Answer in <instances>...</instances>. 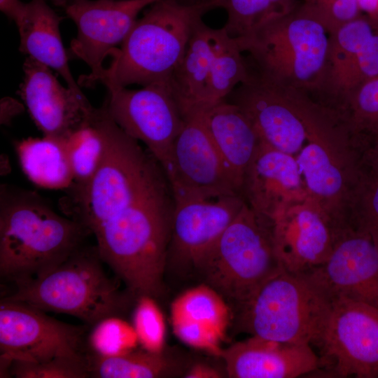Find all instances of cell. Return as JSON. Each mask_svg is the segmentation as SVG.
Returning a JSON list of instances; mask_svg holds the SVG:
<instances>
[{"label":"cell","instance_id":"obj_42","mask_svg":"<svg viewBox=\"0 0 378 378\" xmlns=\"http://www.w3.org/2000/svg\"><path fill=\"white\" fill-rule=\"evenodd\" d=\"M357 3L362 13L378 21V0H357Z\"/></svg>","mask_w":378,"mask_h":378},{"label":"cell","instance_id":"obj_30","mask_svg":"<svg viewBox=\"0 0 378 378\" xmlns=\"http://www.w3.org/2000/svg\"><path fill=\"white\" fill-rule=\"evenodd\" d=\"M90 377L156 378L168 374L171 363L163 352L135 349L126 354L103 358L88 354Z\"/></svg>","mask_w":378,"mask_h":378},{"label":"cell","instance_id":"obj_9","mask_svg":"<svg viewBox=\"0 0 378 378\" xmlns=\"http://www.w3.org/2000/svg\"><path fill=\"white\" fill-rule=\"evenodd\" d=\"M27 303L4 298L0 304L3 369L13 361L40 363L59 357H85V327L59 321Z\"/></svg>","mask_w":378,"mask_h":378},{"label":"cell","instance_id":"obj_19","mask_svg":"<svg viewBox=\"0 0 378 378\" xmlns=\"http://www.w3.org/2000/svg\"><path fill=\"white\" fill-rule=\"evenodd\" d=\"M271 225L281 266L297 274L323 264L347 227L335 223L308 198L272 220Z\"/></svg>","mask_w":378,"mask_h":378},{"label":"cell","instance_id":"obj_21","mask_svg":"<svg viewBox=\"0 0 378 378\" xmlns=\"http://www.w3.org/2000/svg\"><path fill=\"white\" fill-rule=\"evenodd\" d=\"M220 357L232 378H293L321 367L309 344H292L253 336L223 349Z\"/></svg>","mask_w":378,"mask_h":378},{"label":"cell","instance_id":"obj_7","mask_svg":"<svg viewBox=\"0 0 378 378\" xmlns=\"http://www.w3.org/2000/svg\"><path fill=\"white\" fill-rule=\"evenodd\" d=\"M281 265L270 221L245 202L203 261L198 274L239 310Z\"/></svg>","mask_w":378,"mask_h":378},{"label":"cell","instance_id":"obj_23","mask_svg":"<svg viewBox=\"0 0 378 378\" xmlns=\"http://www.w3.org/2000/svg\"><path fill=\"white\" fill-rule=\"evenodd\" d=\"M200 115L241 195L244 176L261 142L255 127L239 106L227 100Z\"/></svg>","mask_w":378,"mask_h":378},{"label":"cell","instance_id":"obj_40","mask_svg":"<svg viewBox=\"0 0 378 378\" xmlns=\"http://www.w3.org/2000/svg\"><path fill=\"white\" fill-rule=\"evenodd\" d=\"M24 110L22 105L18 101L6 97L1 100V123L8 125L12 119L20 114Z\"/></svg>","mask_w":378,"mask_h":378},{"label":"cell","instance_id":"obj_10","mask_svg":"<svg viewBox=\"0 0 378 378\" xmlns=\"http://www.w3.org/2000/svg\"><path fill=\"white\" fill-rule=\"evenodd\" d=\"M321 366L339 377H378V309L346 300H332L316 344Z\"/></svg>","mask_w":378,"mask_h":378},{"label":"cell","instance_id":"obj_14","mask_svg":"<svg viewBox=\"0 0 378 378\" xmlns=\"http://www.w3.org/2000/svg\"><path fill=\"white\" fill-rule=\"evenodd\" d=\"M304 274L331 300L346 299L378 309V246L360 228L346 227L325 262Z\"/></svg>","mask_w":378,"mask_h":378},{"label":"cell","instance_id":"obj_35","mask_svg":"<svg viewBox=\"0 0 378 378\" xmlns=\"http://www.w3.org/2000/svg\"><path fill=\"white\" fill-rule=\"evenodd\" d=\"M8 371L17 378L90 377L88 354L85 357L55 358L40 363L13 361Z\"/></svg>","mask_w":378,"mask_h":378},{"label":"cell","instance_id":"obj_8","mask_svg":"<svg viewBox=\"0 0 378 378\" xmlns=\"http://www.w3.org/2000/svg\"><path fill=\"white\" fill-rule=\"evenodd\" d=\"M332 300L305 274L282 267L239 309L253 336L269 340L316 344Z\"/></svg>","mask_w":378,"mask_h":378},{"label":"cell","instance_id":"obj_1","mask_svg":"<svg viewBox=\"0 0 378 378\" xmlns=\"http://www.w3.org/2000/svg\"><path fill=\"white\" fill-rule=\"evenodd\" d=\"M88 234L36 192L1 186L0 274L16 286L57 267L83 246Z\"/></svg>","mask_w":378,"mask_h":378},{"label":"cell","instance_id":"obj_11","mask_svg":"<svg viewBox=\"0 0 378 378\" xmlns=\"http://www.w3.org/2000/svg\"><path fill=\"white\" fill-rule=\"evenodd\" d=\"M161 166L175 203L241 195L210 138L200 113L186 120Z\"/></svg>","mask_w":378,"mask_h":378},{"label":"cell","instance_id":"obj_36","mask_svg":"<svg viewBox=\"0 0 378 378\" xmlns=\"http://www.w3.org/2000/svg\"><path fill=\"white\" fill-rule=\"evenodd\" d=\"M350 222L366 231L378 246V178L359 175L353 194Z\"/></svg>","mask_w":378,"mask_h":378},{"label":"cell","instance_id":"obj_27","mask_svg":"<svg viewBox=\"0 0 378 378\" xmlns=\"http://www.w3.org/2000/svg\"><path fill=\"white\" fill-rule=\"evenodd\" d=\"M21 168L35 185L52 190L67 189L73 174L64 141L43 136L29 137L15 143Z\"/></svg>","mask_w":378,"mask_h":378},{"label":"cell","instance_id":"obj_18","mask_svg":"<svg viewBox=\"0 0 378 378\" xmlns=\"http://www.w3.org/2000/svg\"><path fill=\"white\" fill-rule=\"evenodd\" d=\"M19 94L43 136L65 141L88 123L96 108L83 92L63 86L51 69L27 57Z\"/></svg>","mask_w":378,"mask_h":378},{"label":"cell","instance_id":"obj_41","mask_svg":"<svg viewBox=\"0 0 378 378\" xmlns=\"http://www.w3.org/2000/svg\"><path fill=\"white\" fill-rule=\"evenodd\" d=\"M184 377L187 378H219L222 375L214 368L206 364L197 363L190 368Z\"/></svg>","mask_w":378,"mask_h":378},{"label":"cell","instance_id":"obj_5","mask_svg":"<svg viewBox=\"0 0 378 378\" xmlns=\"http://www.w3.org/2000/svg\"><path fill=\"white\" fill-rule=\"evenodd\" d=\"M208 0L183 4L178 0L153 3L111 55L100 83L122 87L169 83L202 16Z\"/></svg>","mask_w":378,"mask_h":378},{"label":"cell","instance_id":"obj_26","mask_svg":"<svg viewBox=\"0 0 378 378\" xmlns=\"http://www.w3.org/2000/svg\"><path fill=\"white\" fill-rule=\"evenodd\" d=\"M376 27V20L361 13L331 32L326 74L319 93L321 104L340 110L354 66Z\"/></svg>","mask_w":378,"mask_h":378},{"label":"cell","instance_id":"obj_20","mask_svg":"<svg viewBox=\"0 0 378 378\" xmlns=\"http://www.w3.org/2000/svg\"><path fill=\"white\" fill-rule=\"evenodd\" d=\"M246 204L270 222L308 198L296 158L262 142L244 178Z\"/></svg>","mask_w":378,"mask_h":378},{"label":"cell","instance_id":"obj_12","mask_svg":"<svg viewBox=\"0 0 378 378\" xmlns=\"http://www.w3.org/2000/svg\"><path fill=\"white\" fill-rule=\"evenodd\" d=\"M105 86L108 96L104 104L110 116L162 164L186 123L169 83H153L138 90Z\"/></svg>","mask_w":378,"mask_h":378},{"label":"cell","instance_id":"obj_13","mask_svg":"<svg viewBox=\"0 0 378 378\" xmlns=\"http://www.w3.org/2000/svg\"><path fill=\"white\" fill-rule=\"evenodd\" d=\"M158 0H69L64 6L67 16L76 25L77 36L71 50L84 61L91 72L80 76L78 84L100 83L106 68L103 63L122 43L136 23L138 14Z\"/></svg>","mask_w":378,"mask_h":378},{"label":"cell","instance_id":"obj_3","mask_svg":"<svg viewBox=\"0 0 378 378\" xmlns=\"http://www.w3.org/2000/svg\"><path fill=\"white\" fill-rule=\"evenodd\" d=\"M106 150L92 179L69 187L60 201L66 216L90 234L102 223L168 183L158 160L113 120L103 104Z\"/></svg>","mask_w":378,"mask_h":378},{"label":"cell","instance_id":"obj_25","mask_svg":"<svg viewBox=\"0 0 378 378\" xmlns=\"http://www.w3.org/2000/svg\"><path fill=\"white\" fill-rule=\"evenodd\" d=\"M62 19L46 0H30L23 18L16 24L19 50L56 71L69 88L82 92L68 64L59 30Z\"/></svg>","mask_w":378,"mask_h":378},{"label":"cell","instance_id":"obj_38","mask_svg":"<svg viewBox=\"0 0 378 378\" xmlns=\"http://www.w3.org/2000/svg\"><path fill=\"white\" fill-rule=\"evenodd\" d=\"M359 166L365 176L378 178V134L367 139L360 148Z\"/></svg>","mask_w":378,"mask_h":378},{"label":"cell","instance_id":"obj_39","mask_svg":"<svg viewBox=\"0 0 378 378\" xmlns=\"http://www.w3.org/2000/svg\"><path fill=\"white\" fill-rule=\"evenodd\" d=\"M27 3L20 0H0L1 10L17 24L23 18Z\"/></svg>","mask_w":378,"mask_h":378},{"label":"cell","instance_id":"obj_24","mask_svg":"<svg viewBox=\"0 0 378 378\" xmlns=\"http://www.w3.org/2000/svg\"><path fill=\"white\" fill-rule=\"evenodd\" d=\"M213 29L203 20L198 23L169 83L185 120L210 108Z\"/></svg>","mask_w":378,"mask_h":378},{"label":"cell","instance_id":"obj_32","mask_svg":"<svg viewBox=\"0 0 378 378\" xmlns=\"http://www.w3.org/2000/svg\"><path fill=\"white\" fill-rule=\"evenodd\" d=\"M353 144L378 134V76L363 83L339 112Z\"/></svg>","mask_w":378,"mask_h":378},{"label":"cell","instance_id":"obj_43","mask_svg":"<svg viewBox=\"0 0 378 378\" xmlns=\"http://www.w3.org/2000/svg\"><path fill=\"white\" fill-rule=\"evenodd\" d=\"M0 172L1 176H5L10 173L11 166L10 164V160L7 155L1 154V161H0Z\"/></svg>","mask_w":378,"mask_h":378},{"label":"cell","instance_id":"obj_28","mask_svg":"<svg viewBox=\"0 0 378 378\" xmlns=\"http://www.w3.org/2000/svg\"><path fill=\"white\" fill-rule=\"evenodd\" d=\"M250 74L251 69L236 38L229 35L223 27L214 29L210 108L225 101L236 87L249 78Z\"/></svg>","mask_w":378,"mask_h":378},{"label":"cell","instance_id":"obj_34","mask_svg":"<svg viewBox=\"0 0 378 378\" xmlns=\"http://www.w3.org/2000/svg\"><path fill=\"white\" fill-rule=\"evenodd\" d=\"M136 299L132 325L142 349L152 353H162L164 348L166 324L163 313L150 295Z\"/></svg>","mask_w":378,"mask_h":378},{"label":"cell","instance_id":"obj_44","mask_svg":"<svg viewBox=\"0 0 378 378\" xmlns=\"http://www.w3.org/2000/svg\"><path fill=\"white\" fill-rule=\"evenodd\" d=\"M54 5L64 8L69 0H50Z\"/></svg>","mask_w":378,"mask_h":378},{"label":"cell","instance_id":"obj_6","mask_svg":"<svg viewBox=\"0 0 378 378\" xmlns=\"http://www.w3.org/2000/svg\"><path fill=\"white\" fill-rule=\"evenodd\" d=\"M97 248L81 246L43 276L16 286L6 298L43 311L74 316L94 326L111 316H120L129 297L104 270Z\"/></svg>","mask_w":378,"mask_h":378},{"label":"cell","instance_id":"obj_16","mask_svg":"<svg viewBox=\"0 0 378 378\" xmlns=\"http://www.w3.org/2000/svg\"><path fill=\"white\" fill-rule=\"evenodd\" d=\"M244 204L238 195L176 202L166 267L172 265L198 273L205 258Z\"/></svg>","mask_w":378,"mask_h":378},{"label":"cell","instance_id":"obj_15","mask_svg":"<svg viewBox=\"0 0 378 378\" xmlns=\"http://www.w3.org/2000/svg\"><path fill=\"white\" fill-rule=\"evenodd\" d=\"M309 199L342 227L350 225L354 188L358 178L355 153L317 136H309L296 155Z\"/></svg>","mask_w":378,"mask_h":378},{"label":"cell","instance_id":"obj_33","mask_svg":"<svg viewBox=\"0 0 378 378\" xmlns=\"http://www.w3.org/2000/svg\"><path fill=\"white\" fill-rule=\"evenodd\" d=\"M87 343L90 354L103 358L126 354L139 344L133 325L120 316L106 317L92 326Z\"/></svg>","mask_w":378,"mask_h":378},{"label":"cell","instance_id":"obj_2","mask_svg":"<svg viewBox=\"0 0 378 378\" xmlns=\"http://www.w3.org/2000/svg\"><path fill=\"white\" fill-rule=\"evenodd\" d=\"M175 200L167 184L99 225V255L136 298L160 297Z\"/></svg>","mask_w":378,"mask_h":378},{"label":"cell","instance_id":"obj_29","mask_svg":"<svg viewBox=\"0 0 378 378\" xmlns=\"http://www.w3.org/2000/svg\"><path fill=\"white\" fill-rule=\"evenodd\" d=\"M103 113L102 106L97 108L90 120L64 141L74 178L69 187L87 185L102 162L106 150Z\"/></svg>","mask_w":378,"mask_h":378},{"label":"cell","instance_id":"obj_4","mask_svg":"<svg viewBox=\"0 0 378 378\" xmlns=\"http://www.w3.org/2000/svg\"><path fill=\"white\" fill-rule=\"evenodd\" d=\"M330 34L321 19L302 4L235 38L260 77L310 95L319 94L322 88Z\"/></svg>","mask_w":378,"mask_h":378},{"label":"cell","instance_id":"obj_17","mask_svg":"<svg viewBox=\"0 0 378 378\" xmlns=\"http://www.w3.org/2000/svg\"><path fill=\"white\" fill-rule=\"evenodd\" d=\"M225 100L240 107L263 144L296 157L307 143V129L289 92L255 71Z\"/></svg>","mask_w":378,"mask_h":378},{"label":"cell","instance_id":"obj_31","mask_svg":"<svg viewBox=\"0 0 378 378\" xmlns=\"http://www.w3.org/2000/svg\"><path fill=\"white\" fill-rule=\"evenodd\" d=\"M211 9L227 13L223 27L233 37L246 35L265 21L287 13L297 6L295 0H208Z\"/></svg>","mask_w":378,"mask_h":378},{"label":"cell","instance_id":"obj_37","mask_svg":"<svg viewBox=\"0 0 378 378\" xmlns=\"http://www.w3.org/2000/svg\"><path fill=\"white\" fill-rule=\"evenodd\" d=\"M303 4L321 19L330 32L362 13L357 0H304Z\"/></svg>","mask_w":378,"mask_h":378},{"label":"cell","instance_id":"obj_22","mask_svg":"<svg viewBox=\"0 0 378 378\" xmlns=\"http://www.w3.org/2000/svg\"><path fill=\"white\" fill-rule=\"evenodd\" d=\"M232 314L227 302L204 283L180 294L170 307L176 337L191 347L219 357Z\"/></svg>","mask_w":378,"mask_h":378}]
</instances>
